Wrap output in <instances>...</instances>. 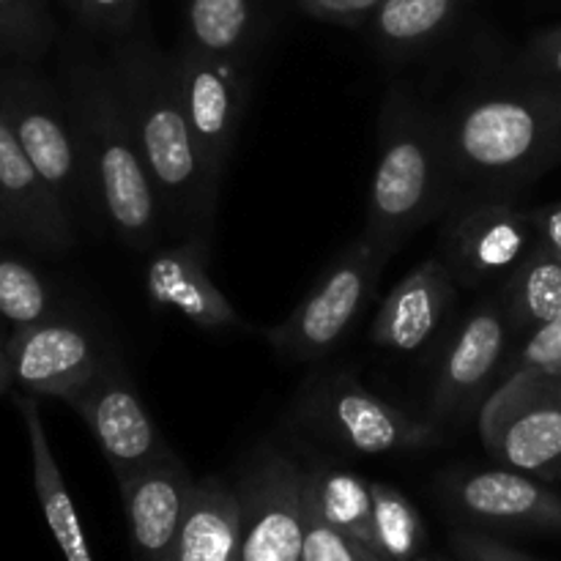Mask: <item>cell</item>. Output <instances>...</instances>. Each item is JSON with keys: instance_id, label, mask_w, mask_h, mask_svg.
I'll list each match as a JSON object with an SVG mask.
<instances>
[{"instance_id": "cell-2", "label": "cell", "mask_w": 561, "mask_h": 561, "mask_svg": "<svg viewBox=\"0 0 561 561\" xmlns=\"http://www.w3.org/2000/svg\"><path fill=\"white\" fill-rule=\"evenodd\" d=\"M58 85L99 225L129 250L151 252L162 244V208L107 55L102 58L80 42L69 44L60 55Z\"/></svg>"}, {"instance_id": "cell-20", "label": "cell", "mask_w": 561, "mask_h": 561, "mask_svg": "<svg viewBox=\"0 0 561 561\" xmlns=\"http://www.w3.org/2000/svg\"><path fill=\"white\" fill-rule=\"evenodd\" d=\"M241 504L236 488L217 477L195 480L168 561H239Z\"/></svg>"}, {"instance_id": "cell-36", "label": "cell", "mask_w": 561, "mask_h": 561, "mask_svg": "<svg viewBox=\"0 0 561 561\" xmlns=\"http://www.w3.org/2000/svg\"><path fill=\"white\" fill-rule=\"evenodd\" d=\"M9 334H0V398L14 387V376H11V362H9V345H5Z\"/></svg>"}, {"instance_id": "cell-33", "label": "cell", "mask_w": 561, "mask_h": 561, "mask_svg": "<svg viewBox=\"0 0 561 561\" xmlns=\"http://www.w3.org/2000/svg\"><path fill=\"white\" fill-rule=\"evenodd\" d=\"M453 551L460 561H531L515 548L504 546L502 540L482 531H458L453 537Z\"/></svg>"}, {"instance_id": "cell-18", "label": "cell", "mask_w": 561, "mask_h": 561, "mask_svg": "<svg viewBox=\"0 0 561 561\" xmlns=\"http://www.w3.org/2000/svg\"><path fill=\"white\" fill-rule=\"evenodd\" d=\"M458 301V283L442 255L422 261L383 299L373 318V343L392 354H416L436 340Z\"/></svg>"}, {"instance_id": "cell-12", "label": "cell", "mask_w": 561, "mask_h": 561, "mask_svg": "<svg viewBox=\"0 0 561 561\" xmlns=\"http://www.w3.org/2000/svg\"><path fill=\"white\" fill-rule=\"evenodd\" d=\"M442 261L466 288L504 283L537 241L529 211L515 197H477L447 214Z\"/></svg>"}, {"instance_id": "cell-7", "label": "cell", "mask_w": 561, "mask_h": 561, "mask_svg": "<svg viewBox=\"0 0 561 561\" xmlns=\"http://www.w3.org/2000/svg\"><path fill=\"white\" fill-rule=\"evenodd\" d=\"M387 261L389 257L359 236L329 263L316 288L294 307L288 318L263 329V337L285 359L316 362L327 356L354 329Z\"/></svg>"}, {"instance_id": "cell-15", "label": "cell", "mask_w": 561, "mask_h": 561, "mask_svg": "<svg viewBox=\"0 0 561 561\" xmlns=\"http://www.w3.org/2000/svg\"><path fill=\"white\" fill-rule=\"evenodd\" d=\"M211 233H190L148 252L146 296L206 332H247V321L208 274Z\"/></svg>"}, {"instance_id": "cell-19", "label": "cell", "mask_w": 561, "mask_h": 561, "mask_svg": "<svg viewBox=\"0 0 561 561\" xmlns=\"http://www.w3.org/2000/svg\"><path fill=\"white\" fill-rule=\"evenodd\" d=\"M0 206L9 217L14 239L25 241L33 250L66 252L75 247V222L33 168L3 110H0Z\"/></svg>"}, {"instance_id": "cell-26", "label": "cell", "mask_w": 561, "mask_h": 561, "mask_svg": "<svg viewBox=\"0 0 561 561\" xmlns=\"http://www.w3.org/2000/svg\"><path fill=\"white\" fill-rule=\"evenodd\" d=\"M373 531L376 548L389 561H416L425 548L427 529L420 510L403 491L389 482H370Z\"/></svg>"}, {"instance_id": "cell-38", "label": "cell", "mask_w": 561, "mask_h": 561, "mask_svg": "<svg viewBox=\"0 0 561 561\" xmlns=\"http://www.w3.org/2000/svg\"><path fill=\"white\" fill-rule=\"evenodd\" d=\"M557 157H559V162H561V140H559V151H557Z\"/></svg>"}, {"instance_id": "cell-32", "label": "cell", "mask_w": 561, "mask_h": 561, "mask_svg": "<svg viewBox=\"0 0 561 561\" xmlns=\"http://www.w3.org/2000/svg\"><path fill=\"white\" fill-rule=\"evenodd\" d=\"M520 77L561 85V25L535 33L518 58Z\"/></svg>"}, {"instance_id": "cell-29", "label": "cell", "mask_w": 561, "mask_h": 561, "mask_svg": "<svg viewBox=\"0 0 561 561\" xmlns=\"http://www.w3.org/2000/svg\"><path fill=\"white\" fill-rule=\"evenodd\" d=\"M85 31L107 38L110 44L129 36L140 25L142 0H64Z\"/></svg>"}, {"instance_id": "cell-17", "label": "cell", "mask_w": 561, "mask_h": 561, "mask_svg": "<svg viewBox=\"0 0 561 561\" xmlns=\"http://www.w3.org/2000/svg\"><path fill=\"white\" fill-rule=\"evenodd\" d=\"M192 488L195 477L175 453L142 466L135 474L121 477V504L135 561L170 559Z\"/></svg>"}, {"instance_id": "cell-9", "label": "cell", "mask_w": 561, "mask_h": 561, "mask_svg": "<svg viewBox=\"0 0 561 561\" xmlns=\"http://www.w3.org/2000/svg\"><path fill=\"white\" fill-rule=\"evenodd\" d=\"M510 351L513 340L502 301L491 296L477 301L442 351L427 394V422L444 431L480 414L493 389L502 383Z\"/></svg>"}, {"instance_id": "cell-25", "label": "cell", "mask_w": 561, "mask_h": 561, "mask_svg": "<svg viewBox=\"0 0 561 561\" xmlns=\"http://www.w3.org/2000/svg\"><path fill=\"white\" fill-rule=\"evenodd\" d=\"M305 499L310 513L327 520L329 526L376 548L370 482L356 477L354 471L318 466V469H305Z\"/></svg>"}, {"instance_id": "cell-6", "label": "cell", "mask_w": 561, "mask_h": 561, "mask_svg": "<svg viewBox=\"0 0 561 561\" xmlns=\"http://www.w3.org/2000/svg\"><path fill=\"white\" fill-rule=\"evenodd\" d=\"M296 420L323 442L362 458L414 453L442 442V427L387 403L348 370L312 378L299 394Z\"/></svg>"}, {"instance_id": "cell-35", "label": "cell", "mask_w": 561, "mask_h": 561, "mask_svg": "<svg viewBox=\"0 0 561 561\" xmlns=\"http://www.w3.org/2000/svg\"><path fill=\"white\" fill-rule=\"evenodd\" d=\"M529 219L531 228H535L537 241H542V244L551 247L553 252L561 255V201L551 203V206L531 208Z\"/></svg>"}, {"instance_id": "cell-28", "label": "cell", "mask_w": 561, "mask_h": 561, "mask_svg": "<svg viewBox=\"0 0 561 561\" xmlns=\"http://www.w3.org/2000/svg\"><path fill=\"white\" fill-rule=\"evenodd\" d=\"M55 36L58 27L47 0H0V64H38Z\"/></svg>"}, {"instance_id": "cell-21", "label": "cell", "mask_w": 561, "mask_h": 561, "mask_svg": "<svg viewBox=\"0 0 561 561\" xmlns=\"http://www.w3.org/2000/svg\"><path fill=\"white\" fill-rule=\"evenodd\" d=\"M16 409H20L27 447H31L33 488H36L44 520H47L60 553H64L66 561H93L91 548H88V537L85 531H82L80 515H77L75 502H71L69 488H66L64 471H60L58 460H55L53 455V447H49V438L47 431H44V420L42 411H38L36 398H33V394H20V398H16Z\"/></svg>"}, {"instance_id": "cell-3", "label": "cell", "mask_w": 561, "mask_h": 561, "mask_svg": "<svg viewBox=\"0 0 561 561\" xmlns=\"http://www.w3.org/2000/svg\"><path fill=\"white\" fill-rule=\"evenodd\" d=\"M107 60L157 186L164 236L211 233L219 192L208 184L192 140L173 53H164L140 22L129 36L110 44Z\"/></svg>"}, {"instance_id": "cell-34", "label": "cell", "mask_w": 561, "mask_h": 561, "mask_svg": "<svg viewBox=\"0 0 561 561\" xmlns=\"http://www.w3.org/2000/svg\"><path fill=\"white\" fill-rule=\"evenodd\" d=\"M301 11L323 22H337V25H365L370 11L381 0H296Z\"/></svg>"}, {"instance_id": "cell-30", "label": "cell", "mask_w": 561, "mask_h": 561, "mask_svg": "<svg viewBox=\"0 0 561 561\" xmlns=\"http://www.w3.org/2000/svg\"><path fill=\"white\" fill-rule=\"evenodd\" d=\"M307 502V499H305ZM305 561H389L383 553L345 531L334 529L307 507Z\"/></svg>"}, {"instance_id": "cell-8", "label": "cell", "mask_w": 561, "mask_h": 561, "mask_svg": "<svg viewBox=\"0 0 561 561\" xmlns=\"http://www.w3.org/2000/svg\"><path fill=\"white\" fill-rule=\"evenodd\" d=\"M485 453L507 469L553 474L561 466V376L518 370L480 411Z\"/></svg>"}, {"instance_id": "cell-23", "label": "cell", "mask_w": 561, "mask_h": 561, "mask_svg": "<svg viewBox=\"0 0 561 561\" xmlns=\"http://www.w3.org/2000/svg\"><path fill=\"white\" fill-rule=\"evenodd\" d=\"M266 36V0H184L181 42L208 55L255 58Z\"/></svg>"}, {"instance_id": "cell-31", "label": "cell", "mask_w": 561, "mask_h": 561, "mask_svg": "<svg viewBox=\"0 0 561 561\" xmlns=\"http://www.w3.org/2000/svg\"><path fill=\"white\" fill-rule=\"evenodd\" d=\"M518 370H540L559 373L561 376V318L542 327L540 332L531 334L526 343L510 351V359L504 365L502 381Z\"/></svg>"}, {"instance_id": "cell-27", "label": "cell", "mask_w": 561, "mask_h": 561, "mask_svg": "<svg viewBox=\"0 0 561 561\" xmlns=\"http://www.w3.org/2000/svg\"><path fill=\"white\" fill-rule=\"evenodd\" d=\"M60 305L47 277L22 257L0 250V321L11 329L58 316Z\"/></svg>"}, {"instance_id": "cell-13", "label": "cell", "mask_w": 561, "mask_h": 561, "mask_svg": "<svg viewBox=\"0 0 561 561\" xmlns=\"http://www.w3.org/2000/svg\"><path fill=\"white\" fill-rule=\"evenodd\" d=\"M66 405L77 411V416L96 438L115 480L135 474L142 466L173 453L118 354L110 356L96 376L82 383Z\"/></svg>"}, {"instance_id": "cell-4", "label": "cell", "mask_w": 561, "mask_h": 561, "mask_svg": "<svg viewBox=\"0 0 561 561\" xmlns=\"http://www.w3.org/2000/svg\"><path fill=\"white\" fill-rule=\"evenodd\" d=\"M453 208L438 113L405 85H389L378 115V153L367 192L365 239L392 257L427 222Z\"/></svg>"}, {"instance_id": "cell-10", "label": "cell", "mask_w": 561, "mask_h": 561, "mask_svg": "<svg viewBox=\"0 0 561 561\" xmlns=\"http://www.w3.org/2000/svg\"><path fill=\"white\" fill-rule=\"evenodd\" d=\"M239 561H305V469L279 449L263 447L241 474Z\"/></svg>"}, {"instance_id": "cell-22", "label": "cell", "mask_w": 561, "mask_h": 561, "mask_svg": "<svg viewBox=\"0 0 561 561\" xmlns=\"http://www.w3.org/2000/svg\"><path fill=\"white\" fill-rule=\"evenodd\" d=\"M502 310L513 348L561 318V255L535 241L520 266L502 283Z\"/></svg>"}, {"instance_id": "cell-11", "label": "cell", "mask_w": 561, "mask_h": 561, "mask_svg": "<svg viewBox=\"0 0 561 561\" xmlns=\"http://www.w3.org/2000/svg\"><path fill=\"white\" fill-rule=\"evenodd\" d=\"M181 99L203 170L219 192L250 96V60L219 58L181 42L173 53Z\"/></svg>"}, {"instance_id": "cell-39", "label": "cell", "mask_w": 561, "mask_h": 561, "mask_svg": "<svg viewBox=\"0 0 561 561\" xmlns=\"http://www.w3.org/2000/svg\"><path fill=\"white\" fill-rule=\"evenodd\" d=\"M416 561H433V559H425V557H420Z\"/></svg>"}, {"instance_id": "cell-40", "label": "cell", "mask_w": 561, "mask_h": 561, "mask_svg": "<svg viewBox=\"0 0 561 561\" xmlns=\"http://www.w3.org/2000/svg\"><path fill=\"white\" fill-rule=\"evenodd\" d=\"M436 561H447V559H436Z\"/></svg>"}, {"instance_id": "cell-16", "label": "cell", "mask_w": 561, "mask_h": 561, "mask_svg": "<svg viewBox=\"0 0 561 561\" xmlns=\"http://www.w3.org/2000/svg\"><path fill=\"white\" fill-rule=\"evenodd\" d=\"M442 496L455 515L485 529H561V496L526 471L507 466L447 474Z\"/></svg>"}, {"instance_id": "cell-5", "label": "cell", "mask_w": 561, "mask_h": 561, "mask_svg": "<svg viewBox=\"0 0 561 561\" xmlns=\"http://www.w3.org/2000/svg\"><path fill=\"white\" fill-rule=\"evenodd\" d=\"M0 110L71 222L99 225L58 82L49 80L36 64H0Z\"/></svg>"}, {"instance_id": "cell-37", "label": "cell", "mask_w": 561, "mask_h": 561, "mask_svg": "<svg viewBox=\"0 0 561 561\" xmlns=\"http://www.w3.org/2000/svg\"><path fill=\"white\" fill-rule=\"evenodd\" d=\"M0 239H14V230H11L9 217H5L3 206H0Z\"/></svg>"}, {"instance_id": "cell-1", "label": "cell", "mask_w": 561, "mask_h": 561, "mask_svg": "<svg viewBox=\"0 0 561 561\" xmlns=\"http://www.w3.org/2000/svg\"><path fill=\"white\" fill-rule=\"evenodd\" d=\"M438 129L453 208L477 197H515L559 164L561 85L524 77L474 91L438 113Z\"/></svg>"}, {"instance_id": "cell-24", "label": "cell", "mask_w": 561, "mask_h": 561, "mask_svg": "<svg viewBox=\"0 0 561 561\" xmlns=\"http://www.w3.org/2000/svg\"><path fill=\"white\" fill-rule=\"evenodd\" d=\"M466 0H381L365 20L370 42L389 60H405L442 42Z\"/></svg>"}, {"instance_id": "cell-14", "label": "cell", "mask_w": 561, "mask_h": 561, "mask_svg": "<svg viewBox=\"0 0 561 561\" xmlns=\"http://www.w3.org/2000/svg\"><path fill=\"white\" fill-rule=\"evenodd\" d=\"M5 345L14 387L33 398H55L64 403L115 354L88 323L64 312L11 329Z\"/></svg>"}]
</instances>
